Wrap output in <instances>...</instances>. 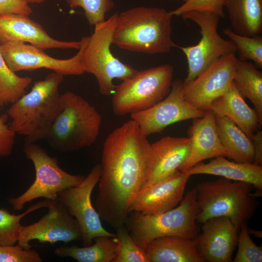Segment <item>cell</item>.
Masks as SVG:
<instances>
[{
    "mask_svg": "<svg viewBox=\"0 0 262 262\" xmlns=\"http://www.w3.org/2000/svg\"><path fill=\"white\" fill-rule=\"evenodd\" d=\"M116 246L114 237L101 236L88 246H62L55 248L54 254L61 258L70 257L78 262H113Z\"/></svg>",
    "mask_w": 262,
    "mask_h": 262,
    "instance_id": "4316f807",
    "label": "cell"
},
{
    "mask_svg": "<svg viewBox=\"0 0 262 262\" xmlns=\"http://www.w3.org/2000/svg\"><path fill=\"white\" fill-rule=\"evenodd\" d=\"M101 164H97L78 185L60 192L56 200L61 202L77 221L81 231L83 246L92 245L101 236L114 237L115 233L103 227L101 219L92 205L91 195L101 173Z\"/></svg>",
    "mask_w": 262,
    "mask_h": 262,
    "instance_id": "8fae6325",
    "label": "cell"
},
{
    "mask_svg": "<svg viewBox=\"0 0 262 262\" xmlns=\"http://www.w3.org/2000/svg\"><path fill=\"white\" fill-rule=\"evenodd\" d=\"M224 0H186L182 5L170 11L173 16H180L192 11L206 12L225 16Z\"/></svg>",
    "mask_w": 262,
    "mask_h": 262,
    "instance_id": "836d02e7",
    "label": "cell"
},
{
    "mask_svg": "<svg viewBox=\"0 0 262 262\" xmlns=\"http://www.w3.org/2000/svg\"><path fill=\"white\" fill-rule=\"evenodd\" d=\"M236 57L230 54L213 62L192 81L183 83L185 99L197 109L208 111L212 102L224 94L233 82Z\"/></svg>",
    "mask_w": 262,
    "mask_h": 262,
    "instance_id": "9a60e30c",
    "label": "cell"
},
{
    "mask_svg": "<svg viewBox=\"0 0 262 262\" xmlns=\"http://www.w3.org/2000/svg\"><path fill=\"white\" fill-rule=\"evenodd\" d=\"M64 76L53 72L36 81L30 92L11 104L7 114L10 128L25 137V143L47 139L62 108L59 87Z\"/></svg>",
    "mask_w": 262,
    "mask_h": 262,
    "instance_id": "3957f363",
    "label": "cell"
},
{
    "mask_svg": "<svg viewBox=\"0 0 262 262\" xmlns=\"http://www.w3.org/2000/svg\"><path fill=\"white\" fill-rule=\"evenodd\" d=\"M71 8H82L91 26L104 21L105 15L115 6L113 0H66Z\"/></svg>",
    "mask_w": 262,
    "mask_h": 262,
    "instance_id": "1f68e13d",
    "label": "cell"
},
{
    "mask_svg": "<svg viewBox=\"0 0 262 262\" xmlns=\"http://www.w3.org/2000/svg\"><path fill=\"white\" fill-rule=\"evenodd\" d=\"M28 3H41L46 0H26Z\"/></svg>",
    "mask_w": 262,
    "mask_h": 262,
    "instance_id": "ab89813d",
    "label": "cell"
},
{
    "mask_svg": "<svg viewBox=\"0 0 262 262\" xmlns=\"http://www.w3.org/2000/svg\"><path fill=\"white\" fill-rule=\"evenodd\" d=\"M231 30L253 36L262 32V0H224Z\"/></svg>",
    "mask_w": 262,
    "mask_h": 262,
    "instance_id": "cb8c5ba5",
    "label": "cell"
},
{
    "mask_svg": "<svg viewBox=\"0 0 262 262\" xmlns=\"http://www.w3.org/2000/svg\"><path fill=\"white\" fill-rule=\"evenodd\" d=\"M251 140L253 143L254 156L253 163L262 164V131L257 130L253 135Z\"/></svg>",
    "mask_w": 262,
    "mask_h": 262,
    "instance_id": "74e56055",
    "label": "cell"
},
{
    "mask_svg": "<svg viewBox=\"0 0 262 262\" xmlns=\"http://www.w3.org/2000/svg\"><path fill=\"white\" fill-rule=\"evenodd\" d=\"M173 73L174 67L168 64L138 70L116 86L112 98L114 113L124 116L156 105L169 93Z\"/></svg>",
    "mask_w": 262,
    "mask_h": 262,
    "instance_id": "52a82bcc",
    "label": "cell"
},
{
    "mask_svg": "<svg viewBox=\"0 0 262 262\" xmlns=\"http://www.w3.org/2000/svg\"><path fill=\"white\" fill-rule=\"evenodd\" d=\"M33 10L26 0H0V15L14 14L30 16Z\"/></svg>",
    "mask_w": 262,
    "mask_h": 262,
    "instance_id": "8d00e7d4",
    "label": "cell"
},
{
    "mask_svg": "<svg viewBox=\"0 0 262 262\" xmlns=\"http://www.w3.org/2000/svg\"><path fill=\"white\" fill-rule=\"evenodd\" d=\"M202 223V233L198 236L197 248L205 262H232L239 230L230 219L218 216Z\"/></svg>",
    "mask_w": 262,
    "mask_h": 262,
    "instance_id": "ac0fdd59",
    "label": "cell"
},
{
    "mask_svg": "<svg viewBox=\"0 0 262 262\" xmlns=\"http://www.w3.org/2000/svg\"><path fill=\"white\" fill-rule=\"evenodd\" d=\"M244 99L232 82L224 94L212 102L210 110L215 116L230 119L251 139L262 123L254 108H250Z\"/></svg>",
    "mask_w": 262,
    "mask_h": 262,
    "instance_id": "44dd1931",
    "label": "cell"
},
{
    "mask_svg": "<svg viewBox=\"0 0 262 262\" xmlns=\"http://www.w3.org/2000/svg\"><path fill=\"white\" fill-rule=\"evenodd\" d=\"M239 230L238 250L232 262H262V247L256 245L251 239L248 228L245 223L242 225Z\"/></svg>",
    "mask_w": 262,
    "mask_h": 262,
    "instance_id": "d6a6232c",
    "label": "cell"
},
{
    "mask_svg": "<svg viewBox=\"0 0 262 262\" xmlns=\"http://www.w3.org/2000/svg\"><path fill=\"white\" fill-rule=\"evenodd\" d=\"M198 240V236H163L149 242L145 250L149 262H205L197 248Z\"/></svg>",
    "mask_w": 262,
    "mask_h": 262,
    "instance_id": "603a6c76",
    "label": "cell"
},
{
    "mask_svg": "<svg viewBox=\"0 0 262 262\" xmlns=\"http://www.w3.org/2000/svg\"><path fill=\"white\" fill-rule=\"evenodd\" d=\"M118 13L96 24L84 48L82 65L84 72L93 75L98 82L99 92L103 96L113 94L115 79L122 81L132 76L138 70L122 62L110 49Z\"/></svg>",
    "mask_w": 262,
    "mask_h": 262,
    "instance_id": "ba28073f",
    "label": "cell"
},
{
    "mask_svg": "<svg viewBox=\"0 0 262 262\" xmlns=\"http://www.w3.org/2000/svg\"><path fill=\"white\" fill-rule=\"evenodd\" d=\"M250 183L224 178L198 183L196 201L199 209L197 222L218 216L230 219L239 231L242 225L250 219L258 206Z\"/></svg>",
    "mask_w": 262,
    "mask_h": 262,
    "instance_id": "5b68a950",
    "label": "cell"
},
{
    "mask_svg": "<svg viewBox=\"0 0 262 262\" xmlns=\"http://www.w3.org/2000/svg\"><path fill=\"white\" fill-rule=\"evenodd\" d=\"M47 208L48 213L38 221L21 227L18 245L24 249H31L30 242L33 240L51 245L58 242L68 243L81 240V231L77 221L61 202L50 200Z\"/></svg>",
    "mask_w": 262,
    "mask_h": 262,
    "instance_id": "5bb4252c",
    "label": "cell"
},
{
    "mask_svg": "<svg viewBox=\"0 0 262 262\" xmlns=\"http://www.w3.org/2000/svg\"><path fill=\"white\" fill-rule=\"evenodd\" d=\"M199 212L195 187L187 192L180 204L173 209L155 214L131 212L125 225L135 243L145 250L149 242L161 237L197 238L198 229L196 222Z\"/></svg>",
    "mask_w": 262,
    "mask_h": 262,
    "instance_id": "8992f818",
    "label": "cell"
},
{
    "mask_svg": "<svg viewBox=\"0 0 262 262\" xmlns=\"http://www.w3.org/2000/svg\"><path fill=\"white\" fill-rule=\"evenodd\" d=\"M89 36L80 40L78 52L66 59L54 58L44 50L31 44L8 42L0 44V52L8 67L14 72L46 68L64 76L80 75L84 73L82 59Z\"/></svg>",
    "mask_w": 262,
    "mask_h": 262,
    "instance_id": "7c38bea8",
    "label": "cell"
},
{
    "mask_svg": "<svg viewBox=\"0 0 262 262\" xmlns=\"http://www.w3.org/2000/svg\"><path fill=\"white\" fill-rule=\"evenodd\" d=\"M23 151L34 165L35 178L24 193L8 199L15 211L21 210L26 204L37 198L56 200L60 192L78 185L85 178L64 171L59 166L56 158L49 155L44 148L35 143H25Z\"/></svg>",
    "mask_w": 262,
    "mask_h": 262,
    "instance_id": "9c48e42d",
    "label": "cell"
},
{
    "mask_svg": "<svg viewBox=\"0 0 262 262\" xmlns=\"http://www.w3.org/2000/svg\"><path fill=\"white\" fill-rule=\"evenodd\" d=\"M43 259L34 249L16 245H0V262H41Z\"/></svg>",
    "mask_w": 262,
    "mask_h": 262,
    "instance_id": "e575fe53",
    "label": "cell"
},
{
    "mask_svg": "<svg viewBox=\"0 0 262 262\" xmlns=\"http://www.w3.org/2000/svg\"><path fill=\"white\" fill-rule=\"evenodd\" d=\"M233 83L241 95L254 105L262 123V72L254 64L236 58Z\"/></svg>",
    "mask_w": 262,
    "mask_h": 262,
    "instance_id": "484cf974",
    "label": "cell"
},
{
    "mask_svg": "<svg viewBox=\"0 0 262 262\" xmlns=\"http://www.w3.org/2000/svg\"><path fill=\"white\" fill-rule=\"evenodd\" d=\"M51 200L45 199L31 205L21 214H12L5 209H0V245H13L17 242L22 218L42 208H47Z\"/></svg>",
    "mask_w": 262,
    "mask_h": 262,
    "instance_id": "f1b7e54d",
    "label": "cell"
},
{
    "mask_svg": "<svg viewBox=\"0 0 262 262\" xmlns=\"http://www.w3.org/2000/svg\"><path fill=\"white\" fill-rule=\"evenodd\" d=\"M215 121L227 157L237 163H253L254 152L251 139L227 117L215 116Z\"/></svg>",
    "mask_w": 262,
    "mask_h": 262,
    "instance_id": "d4e9b609",
    "label": "cell"
},
{
    "mask_svg": "<svg viewBox=\"0 0 262 262\" xmlns=\"http://www.w3.org/2000/svg\"><path fill=\"white\" fill-rule=\"evenodd\" d=\"M115 230L116 246L113 262H149L145 250L135 243L125 225Z\"/></svg>",
    "mask_w": 262,
    "mask_h": 262,
    "instance_id": "4dcf8cb0",
    "label": "cell"
},
{
    "mask_svg": "<svg viewBox=\"0 0 262 262\" xmlns=\"http://www.w3.org/2000/svg\"><path fill=\"white\" fill-rule=\"evenodd\" d=\"M8 42L29 43L43 50L50 49H77L79 41H66L50 36L42 26L29 16L0 15V44Z\"/></svg>",
    "mask_w": 262,
    "mask_h": 262,
    "instance_id": "e0dca14e",
    "label": "cell"
},
{
    "mask_svg": "<svg viewBox=\"0 0 262 262\" xmlns=\"http://www.w3.org/2000/svg\"><path fill=\"white\" fill-rule=\"evenodd\" d=\"M181 0V1H182L183 2H184V1H185L186 0Z\"/></svg>",
    "mask_w": 262,
    "mask_h": 262,
    "instance_id": "60d3db41",
    "label": "cell"
},
{
    "mask_svg": "<svg viewBox=\"0 0 262 262\" xmlns=\"http://www.w3.org/2000/svg\"><path fill=\"white\" fill-rule=\"evenodd\" d=\"M228 36L236 47L241 61L250 60L259 68L262 67V36L259 35L247 36L239 34L230 28L223 29Z\"/></svg>",
    "mask_w": 262,
    "mask_h": 262,
    "instance_id": "f546056e",
    "label": "cell"
},
{
    "mask_svg": "<svg viewBox=\"0 0 262 262\" xmlns=\"http://www.w3.org/2000/svg\"><path fill=\"white\" fill-rule=\"evenodd\" d=\"M173 16L163 8L137 6L118 14L112 44L121 49L149 54L177 47L172 39Z\"/></svg>",
    "mask_w": 262,
    "mask_h": 262,
    "instance_id": "7a4b0ae2",
    "label": "cell"
},
{
    "mask_svg": "<svg viewBox=\"0 0 262 262\" xmlns=\"http://www.w3.org/2000/svg\"><path fill=\"white\" fill-rule=\"evenodd\" d=\"M191 139L166 136L151 144L150 172L146 185L162 180L177 170L188 158Z\"/></svg>",
    "mask_w": 262,
    "mask_h": 262,
    "instance_id": "ffe728a7",
    "label": "cell"
},
{
    "mask_svg": "<svg viewBox=\"0 0 262 262\" xmlns=\"http://www.w3.org/2000/svg\"><path fill=\"white\" fill-rule=\"evenodd\" d=\"M207 164L199 163L181 171L190 176L209 174L235 181L246 182L259 190H262V166L253 163H237L218 156Z\"/></svg>",
    "mask_w": 262,
    "mask_h": 262,
    "instance_id": "7402d4cb",
    "label": "cell"
},
{
    "mask_svg": "<svg viewBox=\"0 0 262 262\" xmlns=\"http://www.w3.org/2000/svg\"><path fill=\"white\" fill-rule=\"evenodd\" d=\"M183 81L172 82L169 93L162 100L144 111L131 114V118L147 137L161 132L175 123L204 116L207 111L196 109L184 98Z\"/></svg>",
    "mask_w": 262,
    "mask_h": 262,
    "instance_id": "4fadbf2b",
    "label": "cell"
},
{
    "mask_svg": "<svg viewBox=\"0 0 262 262\" xmlns=\"http://www.w3.org/2000/svg\"><path fill=\"white\" fill-rule=\"evenodd\" d=\"M8 117L7 113L0 116V157L10 156L15 144L16 133L6 124Z\"/></svg>",
    "mask_w": 262,
    "mask_h": 262,
    "instance_id": "d590c367",
    "label": "cell"
},
{
    "mask_svg": "<svg viewBox=\"0 0 262 262\" xmlns=\"http://www.w3.org/2000/svg\"><path fill=\"white\" fill-rule=\"evenodd\" d=\"M190 176L177 170L162 180L146 185L131 204L130 213L134 211L144 214H155L173 209L183 198Z\"/></svg>",
    "mask_w": 262,
    "mask_h": 262,
    "instance_id": "2e32d148",
    "label": "cell"
},
{
    "mask_svg": "<svg viewBox=\"0 0 262 262\" xmlns=\"http://www.w3.org/2000/svg\"><path fill=\"white\" fill-rule=\"evenodd\" d=\"M62 108L47 139L51 147L71 152L90 146L97 139L101 116L87 100L72 92L61 94Z\"/></svg>",
    "mask_w": 262,
    "mask_h": 262,
    "instance_id": "277c9868",
    "label": "cell"
},
{
    "mask_svg": "<svg viewBox=\"0 0 262 262\" xmlns=\"http://www.w3.org/2000/svg\"><path fill=\"white\" fill-rule=\"evenodd\" d=\"M200 27L201 38L194 46H178L185 54L188 63V74L183 83H188L221 57L235 54L236 47L230 40H225L219 34L217 28L221 17L209 12L192 11L181 16Z\"/></svg>",
    "mask_w": 262,
    "mask_h": 262,
    "instance_id": "30bf717a",
    "label": "cell"
},
{
    "mask_svg": "<svg viewBox=\"0 0 262 262\" xmlns=\"http://www.w3.org/2000/svg\"><path fill=\"white\" fill-rule=\"evenodd\" d=\"M248 232L249 234H252L256 237H257V238L262 237V231L248 228Z\"/></svg>",
    "mask_w": 262,
    "mask_h": 262,
    "instance_id": "f35d334b",
    "label": "cell"
},
{
    "mask_svg": "<svg viewBox=\"0 0 262 262\" xmlns=\"http://www.w3.org/2000/svg\"><path fill=\"white\" fill-rule=\"evenodd\" d=\"M151 159V144L131 119L106 138L95 208L115 229L125 225L131 204L146 185Z\"/></svg>",
    "mask_w": 262,
    "mask_h": 262,
    "instance_id": "6da1fadb",
    "label": "cell"
},
{
    "mask_svg": "<svg viewBox=\"0 0 262 262\" xmlns=\"http://www.w3.org/2000/svg\"><path fill=\"white\" fill-rule=\"evenodd\" d=\"M32 82L31 77L18 76L11 70L0 52V107L16 101Z\"/></svg>",
    "mask_w": 262,
    "mask_h": 262,
    "instance_id": "83f0119b",
    "label": "cell"
},
{
    "mask_svg": "<svg viewBox=\"0 0 262 262\" xmlns=\"http://www.w3.org/2000/svg\"><path fill=\"white\" fill-rule=\"evenodd\" d=\"M188 133L191 139L190 153L179 170L184 171L208 159L227 157L217 131L215 116L211 110L202 117L193 119Z\"/></svg>",
    "mask_w": 262,
    "mask_h": 262,
    "instance_id": "d6986e66",
    "label": "cell"
}]
</instances>
